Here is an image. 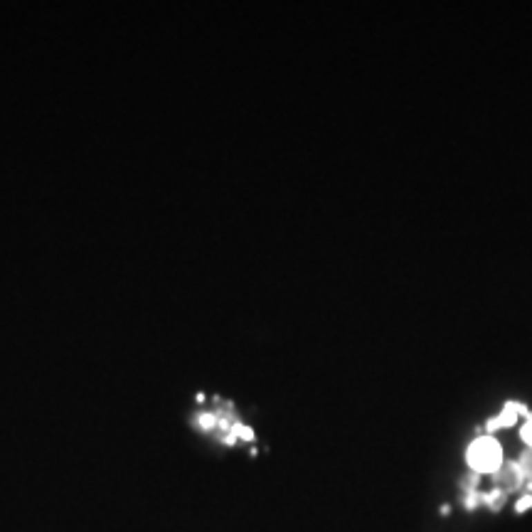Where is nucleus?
Returning a JSON list of instances; mask_svg holds the SVG:
<instances>
[{"label":"nucleus","instance_id":"1","mask_svg":"<svg viewBox=\"0 0 532 532\" xmlns=\"http://www.w3.org/2000/svg\"><path fill=\"white\" fill-rule=\"evenodd\" d=\"M468 466L476 473H495L503 466V448L493 436H481L468 448Z\"/></svg>","mask_w":532,"mask_h":532},{"label":"nucleus","instance_id":"2","mask_svg":"<svg viewBox=\"0 0 532 532\" xmlns=\"http://www.w3.org/2000/svg\"><path fill=\"white\" fill-rule=\"evenodd\" d=\"M495 481H498V486H500V493H505V491H513V488H517L522 483V471H520V466H500L495 473Z\"/></svg>","mask_w":532,"mask_h":532},{"label":"nucleus","instance_id":"3","mask_svg":"<svg viewBox=\"0 0 532 532\" xmlns=\"http://www.w3.org/2000/svg\"><path fill=\"white\" fill-rule=\"evenodd\" d=\"M517 414H525V407L522 404H515V402H510L505 404V412L500 414L498 419H491L488 421V429H500V426H510V424H515L517 421Z\"/></svg>","mask_w":532,"mask_h":532},{"label":"nucleus","instance_id":"4","mask_svg":"<svg viewBox=\"0 0 532 532\" xmlns=\"http://www.w3.org/2000/svg\"><path fill=\"white\" fill-rule=\"evenodd\" d=\"M520 471H522V476H525V478H532V451H527L525 456H522Z\"/></svg>","mask_w":532,"mask_h":532},{"label":"nucleus","instance_id":"5","mask_svg":"<svg viewBox=\"0 0 532 532\" xmlns=\"http://www.w3.org/2000/svg\"><path fill=\"white\" fill-rule=\"evenodd\" d=\"M522 441H525V444H527V446H530V448H532V419H530V421H527V424H525V426H522Z\"/></svg>","mask_w":532,"mask_h":532},{"label":"nucleus","instance_id":"6","mask_svg":"<svg viewBox=\"0 0 532 532\" xmlns=\"http://www.w3.org/2000/svg\"><path fill=\"white\" fill-rule=\"evenodd\" d=\"M532 508V495H525V498H520V503L515 505L517 513H525V510Z\"/></svg>","mask_w":532,"mask_h":532}]
</instances>
